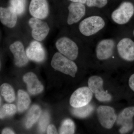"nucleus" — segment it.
<instances>
[{"instance_id": "nucleus-1", "label": "nucleus", "mask_w": 134, "mask_h": 134, "mask_svg": "<svg viewBox=\"0 0 134 134\" xmlns=\"http://www.w3.org/2000/svg\"><path fill=\"white\" fill-rule=\"evenodd\" d=\"M51 66L55 70L73 77H75L77 71L76 64L60 53H55L53 55Z\"/></svg>"}, {"instance_id": "nucleus-2", "label": "nucleus", "mask_w": 134, "mask_h": 134, "mask_svg": "<svg viewBox=\"0 0 134 134\" xmlns=\"http://www.w3.org/2000/svg\"><path fill=\"white\" fill-rule=\"evenodd\" d=\"M105 25V23L102 18L93 16L83 20L79 24V30L83 35L90 36L98 32Z\"/></svg>"}, {"instance_id": "nucleus-3", "label": "nucleus", "mask_w": 134, "mask_h": 134, "mask_svg": "<svg viewBox=\"0 0 134 134\" xmlns=\"http://www.w3.org/2000/svg\"><path fill=\"white\" fill-rule=\"evenodd\" d=\"M55 46L60 53L70 59L74 60L78 56V47L68 38L63 37L59 39L56 41Z\"/></svg>"}, {"instance_id": "nucleus-4", "label": "nucleus", "mask_w": 134, "mask_h": 134, "mask_svg": "<svg viewBox=\"0 0 134 134\" xmlns=\"http://www.w3.org/2000/svg\"><path fill=\"white\" fill-rule=\"evenodd\" d=\"M88 87L96 99L100 102H109L111 100L112 97L103 89V81L100 77L93 76L90 77L88 81Z\"/></svg>"}, {"instance_id": "nucleus-5", "label": "nucleus", "mask_w": 134, "mask_h": 134, "mask_svg": "<svg viewBox=\"0 0 134 134\" xmlns=\"http://www.w3.org/2000/svg\"><path fill=\"white\" fill-rule=\"evenodd\" d=\"M134 13V7L132 3L124 2L113 12L112 19L117 24H125L129 21Z\"/></svg>"}, {"instance_id": "nucleus-6", "label": "nucleus", "mask_w": 134, "mask_h": 134, "mask_svg": "<svg viewBox=\"0 0 134 134\" xmlns=\"http://www.w3.org/2000/svg\"><path fill=\"white\" fill-rule=\"evenodd\" d=\"M93 96L89 87H83L77 89L70 97V103L74 108H78L87 105Z\"/></svg>"}, {"instance_id": "nucleus-7", "label": "nucleus", "mask_w": 134, "mask_h": 134, "mask_svg": "<svg viewBox=\"0 0 134 134\" xmlns=\"http://www.w3.org/2000/svg\"><path fill=\"white\" fill-rule=\"evenodd\" d=\"M97 113L101 126L106 129H111L117 119L114 108L108 106H100L98 108Z\"/></svg>"}, {"instance_id": "nucleus-8", "label": "nucleus", "mask_w": 134, "mask_h": 134, "mask_svg": "<svg viewBox=\"0 0 134 134\" xmlns=\"http://www.w3.org/2000/svg\"><path fill=\"white\" fill-rule=\"evenodd\" d=\"M29 23L32 29V36L33 38L38 41L44 40L50 31L47 23L33 17L30 19Z\"/></svg>"}, {"instance_id": "nucleus-9", "label": "nucleus", "mask_w": 134, "mask_h": 134, "mask_svg": "<svg viewBox=\"0 0 134 134\" xmlns=\"http://www.w3.org/2000/svg\"><path fill=\"white\" fill-rule=\"evenodd\" d=\"M134 116V107L125 108L120 113L117 120V125L121 126L119 130L120 133H126L133 129Z\"/></svg>"}, {"instance_id": "nucleus-10", "label": "nucleus", "mask_w": 134, "mask_h": 134, "mask_svg": "<svg viewBox=\"0 0 134 134\" xmlns=\"http://www.w3.org/2000/svg\"><path fill=\"white\" fill-rule=\"evenodd\" d=\"M29 11L33 17L40 19H44L49 13L47 1L46 0H31Z\"/></svg>"}, {"instance_id": "nucleus-11", "label": "nucleus", "mask_w": 134, "mask_h": 134, "mask_svg": "<svg viewBox=\"0 0 134 134\" xmlns=\"http://www.w3.org/2000/svg\"><path fill=\"white\" fill-rule=\"evenodd\" d=\"M9 48L14 55V63L16 66L23 67L28 63L29 59L26 56L24 46L21 42L15 41L10 45Z\"/></svg>"}, {"instance_id": "nucleus-12", "label": "nucleus", "mask_w": 134, "mask_h": 134, "mask_svg": "<svg viewBox=\"0 0 134 134\" xmlns=\"http://www.w3.org/2000/svg\"><path fill=\"white\" fill-rule=\"evenodd\" d=\"M118 53L121 57L127 61L134 60V42L129 38H124L117 46Z\"/></svg>"}, {"instance_id": "nucleus-13", "label": "nucleus", "mask_w": 134, "mask_h": 134, "mask_svg": "<svg viewBox=\"0 0 134 134\" xmlns=\"http://www.w3.org/2000/svg\"><path fill=\"white\" fill-rule=\"evenodd\" d=\"M25 52L28 59L36 62H42L45 58L44 49L41 43L37 40L31 43Z\"/></svg>"}, {"instance_id": "nucleus-14", "label": "nucleus", "mask_w": 134, "mask_h": 134, "mask_svg": "<svg viewBox=\"0 0 134 134\" xmlns=\"http://www.w3.org/2000/svg\"><path fill=\"white\" fill-rule=\"evenodd\" d=\"M115 43L112 40H103L99 43L96 48V55L99 60L108 59L113 53Z\"/></svg>"}, {"instance_id": "nucleus-15", "label": "nucleus", "mask_w": 134, "mask_h": 134, "mask_svg": "<svg viewBox=\"0 0 134 134\" xmlns=\"http://www.w3.org/2000/svg\"><path fill=\"white\" fill-rule=\"evenodd\" d=\"M69 14L67 23L69 25H72L79 21L85 15L86 9L83 4L80 3H71L68 7Z\"/></svg>"}, {"instance_id": "nucleus-16", "label": "nucleus", "mask_w": 134, "mask_h": 134, "mask_svg": "<svg viewBox=\"0 0 134 134\" xmlns=\"http://www.w3.org/2000/svg\"><path fill=\"white\" fill-rule=\"evenodd\" d=\"M23 80L27 84V90L31 94H38L43 90V85L33 72H29L25 75L23 77Z\"/></svg>"}, {"instance_id": "nucleus-17", "label": "nucleus", "mask_w": 134, "mask_h": 134, "mask_svg": "<svg viewBox=\"0 0 134 134\" xmlns=\"http://www.w3.org/2000/svg\"><path fill=\"white\" fill-rule=\"evenodd\" d=\"M0 20L2 23L9 28H14L17 21V14L11 7L0 8Z\"/></svg>"}, {"instance_id": "nucleus-18", "label": "nucleus", "mask_w": 134, "mask_h": 134, "mask_svg": "<svg viewBox=\"0 0 134 134\" xmlns=\"http://www.w3.org/2000/svg\"><path fill=\"white\" fill-rule=\"evenodd\" d=\"M41 113V108L38 105H34L29 110L26 117L25 127L30 129L39 119Z\"/></svg>"}, {"instance_id": "nucleus-19", "label": "nucleus", "mask_w": 134, "mask_h": 134, "mask_svg": "<svg viewBox=\"0 0 134 134\" xmlns=\"http://www.w3.org/2000/svg\"><path fill=\"white\" fill-rule=\"evenodd\" d=\"M31 103L30 98L26 92L19 90L18 92L17 108L19 112L26 110Z\"/></svg>"}, {"instance_id": "nucleus-20", "label": "nucleus", "mask_w": 134, "mask_h": 134, "mask_svg": "<svg viewBox=\"0 0 134 134\" xmlns=\"http://www.w3.org/2000/svg\"><path fill=\"white\" fill-rule=\"evenodd\" d=\"M94 109V106L91 104L78 107L74 108L72 110V113L76 117L79 118H84L88 117L93 112Z\"/></svg>"}, {"instance_id": "nucleus-21", "label": "nucleus", "mask_w": 134, "mask_h": 134, "mask_svg": "<svg viewBox=\"0 0 134 134\" xmlns=\"http://www.w3.org/2000/svg\"><path fill=\"white\" fill-rule=\"evenodd\" d=\"M1 94L4 97L5 100L9 103L14 101L15 96L13 88L8 83H3L1 86Z\"/></svg>"}, {"instance_id": "nucleus-22", "label": "nucleus", "mask_w": 134, "mask_h": 134, "mask_svg": "<svg viewBox=\"0 0 134 134\" xmlns=\"http://www.w3.org/2000/svg\"><path fill=\"white\" fill-rule=\"evenodd\" d=\"M75 125L73 121L67 119L63 122L60 129V133L61 134H74L75 131Z\"/></svg>"}, {"instance_id": "nucleus-23", "label": "nucleus", "mask_w": 134, "mask_h": 134, "mask_svg": "<svg viewBox=\"0 0 134 134\" xmlns=\"http://www.w3.org/2000/svg\"><path fill=\"white\" fill-rule=\"evenodd\" d=\"M10 7L13 8L18 15H21L25 10L26 0H10Z\"/></svg>"}, {"instance_id": "nucleus-24", "label": "nucleus", "mask_w": 134, "mask_h": 134, "mask_svg": "<svg viewBox=\"0 0 134 134\" xmlns=\"http://www.w3.org/2000/svg\"><path fill=\"white\" fill-rule=\"evenodd\" d=\"M16 111V106L13 104H5L1 108V119H2L7 116L14 114Z\"/></svg>"}, {"instance_id": "nucleus-25", "label": "nucleus", "mask_w": 134, "mask_h": 134, "mask_svg": "<svg viewBox=\"0 0 134 134\" xmlns=\"http://www.w3.org/2000/svg\"><path fill=\"white\" fill-rule=\"evenodd\" d=\"M49 115L47 112H44L42 114L38 123L39 129L41 133L45 131L49 123Z\"/></svg>"}, {"instance_id": "nucleus-26", "label": "nucleus", "mask_w": 134, "mask_h": 134, "mask_svg": "<svg viewBox=\"0 0 134 134\" xmlns=\"http://www.w3.org/2000/svg\"><path fill=\"white\" fill-rule=\"evenodd\" d=\"M86 5L88 7L103 8L107 3V0H86Z\"/></svg>"}, {"instance_id": "nucleus-27", "label": "nucleus", "mask_w": 134, "mask_h": 134, "mask_svg": "<svg viewBox=\"0 0 134 134\" xmlns=\"http://www.w3.org/2000/svg\"><path fill=\"white\" fill-rule=\"evenodd\" d=\"M47 133L50 134H58L57 131L55 127L53 125H50L48 126L47 128Z\"/></svg>"}, {"instance_id": "nucleus-28", "label": "nucleus", "mask_w": 134, "mask_h": 134, "mask_svg": "<svg viewBox=\"0 0 134 134\" xmlns=\"http://www.w3.org/2000/svg\"><path fill=\"white\" fill-rule=\"evenodd\" d=\"M129 83L130 88L134 91V74L132 75L130 77Z\"/></svg>"}, {"instance_id": "nucleus-29", "label": "nucleus", "mask_w": 134, "mask_h": 134, "mask_svg": "<svg viewBox=\"0 0 134 134\" xmlns=\"http://www.w3.org/2000/svg\"><path fill=\"white\" fill-rule=\"evenodd\" d=\"M2 133L3 134H15V133L12 131V130L9 128H5L3 130Z\"/></svg>"}, {"instance_id": "nucleus-30", "label": "nucleus", "mask_w": 134, "mask_h": 134, "mask_svg": "<svg viewBox=\"0 0 134 134\" xmlns=\"http://www.w3.org/2000/svg\"><path fill=\"white\" fill-rule=\"evenodd\" d=\"M71 1L74 2L80 3L84 4L86 3V0H70Z\"/></svg>"}, {"instance_id": "nucleus-31", "label": "nucleus", "mask_w": 134, "mask_h": 134, "mask_svg": "<svg viewBox=\"0 0 134 134\" xmlns=\"http://www.w3.org/2000/svg\"><path fill=\"white\" fill-rule=\"evenodd\" d=\"M133 35L134 36V31H133Z\"/></svg>"}, {"instance_id": "nucleus-32", "label": "nucleus", "mask_w": 134, "mask_h": 134, "mask_svg": "<svg viewBox=\"0 0 134 134\" xmlns=\"http://www.w3.org/2000/svg\"><path fill=\"white\" fill-rule=\"evenodd\" d=\"M133 134H134V132H133Z\"/></svg>"}]
</instances>
